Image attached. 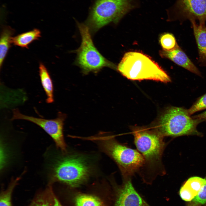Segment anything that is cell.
Returning <instances> with one entry per match:
<instances>
[{
	"label": "cell",
	"instance_id": "11",
	"mask_svg": "<svg viewBox=\"0 0 206 206\" xmlns=\"http://www.w3.org/2000/svg\"><path fill=\"white\" fill-rule=\"evenodd\" d=\"M159 53L162 57L169 59L178 65L198 76H201L198 69L178 45L171 50H163L160 51Z\"/></svg>",
	"mask_w": 206,
	"mask_h": 206
},
{
	"label": "cell",
	"instance_id": "12",
	"mask_svg": "<svg viewBox=\"0 0 206 206\" xmlns=\"http://www.w3.org/2000/svg\"><path fill=\"white\" fill-rule=\"evenodd\" d=\"M206 182V178L193 177L188 179L181 188L179 195L181 198L190 201L197 195Z\"/></svg>",
	"mask_w": 206,
	"mask_h": 206
},
{
	"label": "cell",
	"instance_id": "15",
	"mask_svg": "<svg viewBox=\"0 0 206 206\" xmlns=\"http://www.w3.org/2000/svg\"><path fill=\"white\" fill-rule=\"evenodd\" d=\"M41 34L39 30L35 29L15 37H12L11 42L15 45L28 48V46L30 43L41 37Z\"/></svg>",
	"mask_w": 206,
	"mask_h": 206
},
{
	"label": "cell",
	"instance_id": "16",
	"mask_svg": "<svg viewBox=\"0 0 206 206\" xmlns=\"http://www.w3.org/2000/svg\"><path fill=\"white\" fill-rule=\"evenodd\" d=\"M14 33V30L9 26L5 27L2 30L0 41V68L11 47V39Z\"/></svg>",
	"mask_w": 206,
	"mask_h": 206
},
{
	"label": "cell",
	"instance_id": "13",
	"mask_svg": "<svg viewBox=\"0 0 206 206\" xmlns=\"http://www.w3.org/2000/svg\"><path fill=\"white\" fill-rule=\"evenodd\" d=\"M195 37L198 47L199 62L200 65L206 67V27L205 23H196L191 20Z\"/></svg>",
	"mask_w": 206,
	"mask_h": 206
},
{
	"label": "cell",
	"instance_id": "2",
	"mask_svg": "<svg viewBox=\"0 0 206 206\" xmlns=\"http://www.w3.org/2000/svg\"><path fill=\"white\" fill-rule=\"evenodd\" d=\"M89 138L116 163L122 177H132L143 166L144 159L138 150L119 142L113 135L102 134Z\"/></svg>",
	"mask_w": 206,
	"mask_h": 206
},
{
	"label": "cell",
	"instance_id": "24",
	"mask_svg": "<svg viewBox=\"0 0 206 206\" xmlns=\"http://www.w3.org/2000/svg\"><path fill=\"white\" fill-rule=\"evenodd\" d=\"M54 206H62L58 200L55 197H54Z\"/></svg>",
	"mask_w": 206,
	"mask_h": 206
},
{
	"label": "cell",
	"instance_id": "20",
	"mask_svg": "<svg viewBox=\"0 0 206 206\" xmlns=\"http://www.w3.org/2000/svg\"><path fill=\"white\" fill-rule=\"evenodd\" d=\"M205 109H206V93L198 99L191 107L187 109V111L191 115Z\"/></svg>",
	"mask_w": 206,
	"mask_h": 206
},
{
	"label": "cell",
	"instance_id": "18",
	"mask_svg": "<svg viewBox=\"0 0 206 206\" xmlns=\"http://www.w3.org/2000/svg\"><path fill=\"white\" fill-rule=\"evenodd\" d=\"M19 179L18 177L12 180L7 189L1 193L0 206H12L11 203L12 194Z\"/></svg>",
	"mask_w": 206,
	"mask_h": 206
},
{
	"label": "cell",
	"instance_id": "10",
	"mask_svg": "<svg viewBox=\"0 0 206 206\" xmlns=\"http://www.w3.org/2000/svg\"><path fill=\"white\" fill-rule=\"evenodd\" d=\"M122 185L117 189L114 206H150L134 187L132 177H122Z\"/></svg>",
	"mask_w": 206,
	"mask_h": 206
},
{
	"label": "cell",
	"instance_id": "19",
	"mask_svg": "<svg viewBox=\"0 0 206 206\" xmlns=\"http://www.w3.org/2000/svg\"><path fill=\"white\" fill-rule=\"evenodd\" d=\"M160 42L163 50L165 51L171 50L178 45L173 35L169 33L162 35L160 37Z\"/></svg>",
	"mask_w": 206,
	"mask_h": 206
},
{
	"label": "cell",
	"instance_id": "14",
	"mask_svg": "<svg viewBox=\"0 0 206 206\" xmlns=\"http://www.w3.org/2000/svg\"><path fill=\"white\" fill-rule=\"evenodd\" d=\"M39 74L41 84L47 96L46 102L52 103L54 101L53 82L47 68L41 62L39 64Z\"/></svg>",
	"mask_w": 206,
	"mask_h": 206
},
{
	"label": "cell",
	"instance_id": "7",
	"mask_svg": "<svg viewBox=\"0 0 206 206\" xmlns=\"http://www.w3.org/2000/svg\"><path fill=\"white\" fill-rule=\"evenodd\" d=\"M82 38L80 47L76 51V64L87 74L92 72L97 73L104 67L115 69V64L103 57L95 47L88 27L83 23H78Z\"/></svg>",
	"mask_w": 206,
	"mask_h": 206
},
{
	"label": "cell",
	"instance_id": "8",
	"mask_svg": "<svg viewBox=\"0 0 206 206\" xmlns=\"http://www.w3.org/2000/svg\"><path fill=\"white\" fill-rule=\"evenodd\" d=\"M12 112L11 120H24L36 124L51 137L58 148L63 152L66 151V145L63 134L64 122L66 118V114L59 112L56 118L45 119L24 115L17 109H13Z\"/></svg>",
	"mask_w": 206,
	"mask_h": 206
},
{
	"label": "cell",
	"instance_id": "5",
	"mask_svg": "<svg viewBox=\"0 0 206 206\" xmlns=\"http://www.w3.org/2000/svg\"><path fill=\"white\" fill-rule=\"evenodd\" d=\"M203 121L191 117L187 110L184 108L171 106L165 111L157 124L152 127L164 137L189 135L201 136L202 133L198 131L197 127Z\"/></svg>",
	"mask_w": 206,
	"mask_h": 206
},
{
	"label": "cell",
	"instance_id": "21",
	"mask_svg": "<svg viewBox=\"0 0 206 206\" xmlns=\"http://www.w3.org/2000/svg\"><path fill=\"white\" fill-rule=\"evenodd\" d=\"M49 199L45 196H41L35 199L29 206H54V198L53 200Z\"/></svg>",
	"mask_w": 206,
	"mask_h": 206
},
{
	"label": "cell",
	"instance_id": "3",
	"mask_svg": "<svg viewBox=\"0 0 206 206\" xmlns=\"http://www.w3.org/2000/svg\"><path fill=\"white\" fill-rule=\"evenodd\" d=\"M117 68L123 76L132 80H149L164 83L171 81L169 76L157 63L140 52L126 53Z\"/></svg>",
	"mask_w": 206,
	"mask_h": 206
},
{
	"label": "cell",
	"instance_id": "22",
	"mask_svg": "<svg viewBox=\"0 0 206 206\" xmlns=\"http://www.w3.org/2000/svg\"><path fill=\"white\" fill-rule=\"evenodd\" d=\"M192 201L196 204H206V182L197 195L192 200Z\"/></svg>",
	"mask_w": 206,
	"mask_h": 206
},
{
	"label": "cell",
	"instance_id": "17",
	"mask_svg": "<svg viewBox=\"0 0 206 206\" xmlns=\"http://www.w3.org/2000/svg\"><path fill=\"white\" fill-rule=\"evenodd\" d=\"M74 202L76 206H105L98 197L89 194H78L75 197Z\"/></svg>",
	"mask_w": 206,
	"mask_h": 206
},
{
	"label": "cell",
	"instance_id": "6",
	"mask_svg": "<svg viewBox=\"0 0 206 206\" xmlns=\"http://www.w3.org/2000/svg\"><path fill=\"white\" fill-rule=\"evenodd\" d=\"M134 7L132 0H96L86 25L94 33L110 23H118Z\"/></svg>",
	"mask_w": 206,
	"mask_h": 206
},
{
	"label": "cell",
	"instance_id": "23",
	"mask_svg": "<svg viewBox=\"0 0 206 206\" xmlns=\"http://www.w3.org/2000/svg\"><path fill=\"white\" fill-rule=\"evenodd\" d=\"M192 117L193 118L202 120L203 121L206 120V111Z\"/></svg>",
	"mask_w": 206,
	"mask_h": 206
},
{
	"label": "cell",
	"instance_id": "4",
	"mask_svg": "<svg viewBox=\"0 0 206 206\" xmlns=\"http://www.w3.org/2000/svg\"><path fill=\"white\" fill-rule=\"evenodd\" d=\"M50 178L52 182H60L72 187L80 186L90 175L92 169L85 157L67 155L57 157L50 167Z\"/></svg>",
	"mask_w": 206,
	"mask_h": 206
},
{
	"label": "cell",
	"instance_id": "9",
	"mask_svg": "<svg viewBox=\"0 0 206 206\" xmlns=\"http://www.w3.org/2000/svg\"><path fill=\"white\" fill-rule=\"evenodd\" d=\"M176 19L181 20L206 21V0H177L172 9Z\"/></svg>",
	"mask_w": 206,
	"mask_h": 206
},
{
	"label": "cell",
	"instance_id": "1",
	"mask_svg": "<svg viewBox=\"0 0 206 206\" xmlns=\"http://www.w3.org/2000/svg\"><path fill=\"white\" fill-rule=\"evenodd\" d=\"M132 130L137 150L144 160L139 173L144 183L151 184L158 176L165 173L162 161L164 137L152 127L135 126Z\"/></svg>",
	"mask_w": 206,
	"mask_h": 206
}]
</instances>
